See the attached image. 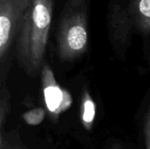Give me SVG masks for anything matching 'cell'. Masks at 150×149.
I'll list each match as a JSON object with an SVG mask.
<instances>
[{
    "label": "cell",
    "instance_id": "cell-3",
    "mask_svg": "<svg viewBox=\"0 0 150 149\" xmlns=\"http://www.w3.org/2000/svg\"><path fill=\"white\" fill-rule=\"evenodd\" d=\"M31 0H0V61L7 60L16 43Z\"/></svg>",
    "mask_w": 150,
    "mask_h": 149
},
{
    "label": "cell",
    "instance_id": "cell-1",
    "mask_svg": "<svg viewBox=\"0 0 150 149\" xmlns=\"http://www.w3.org/2000/svg\"><path fill=\"white\" fill-rule=\"evenodd\" d=\"M54 0H31L15 43L18 62L30 76H36L44 56L52 23Z\"/></svg>",
    "mask_w": 150,
    "mask_h": 149
},
{
    "label": "cell",
    "instance_id": "cell-5",
    "mask_svg": "<svg viewBox=\"0 0 150 149\" xmlns=\"http://www.w3.org/2000/svg\"><path fill=\"white\" fill-rule=\"evenodd\" d=\"M41 83L47 109L52 118L57 119L61 113L71 107L72 97L67 90L58 84L47 63H44L41 69Z\"/></svg>",
    "mask_w": 150,
    "mask_h": 149
},
{
    "label": "cell",
    "instance_id": "cell-10",
    "mask_svg": "<svg viewBox=\"0 0 150 149\" xmlns=\"http://www.w3.org/2000/svg\"><path fill=\"white\" fill-rule=\"evenodd\" d=\"M144 138H145V143L147 149H150V105L148 108V111L146 112L145 118H144Z\"/></svg>",
    "mask_w": 150,
    "mask_h": 149
},
{
    "label": "cell",
    "instance_id": "cell-12",
    "mask_svg": "<svg viewBox=\"0 0 150 149\" xmlns=\"http://www.w3.org/2000/svg\"><path fill=\"white\" fill-rule=\"evenodd\" d=\"M112 149H119V148H112Z\"/></svg>",
    "mask_w": 150,
    "mask_h": 149
},
{
    "label": "cell",
    "instance_id": "cell-11",
    "mask_svg": "<svg viewBox=\"0 0 150 149\" xmlns=\"http://www.w3.org/2000/svg\"><path fill=\"white\" fill-rule=\"evenodd\" d=\"M0 149H25V148H22L21 146L18 145H8L7 142L4 145V142H0Z\"/></svg>",
    "mask_w": 150,
    "mask_h": 149
},
{
    "label": "cell",
    "instance_id": "cell-4",
    "mask_svg": "<svg viewBox=\"0 0 150 149\" xmlns=\"http://www.w3.org/2000/svg\"><path fill=\"white\" fill-rule=\"evenodd\" d=\"M106 22L112 46L118 50L128 47L134 30L127 11L126 0L109 1Z\"/></svg>",
    "mask_w": 150,
    "mask_h": 149
},
{
    "label": "cell",
    "instance_id": "cell-7",
    "mask_svg": "<svg viewBox=\"0 0 150 149\" xmlns=\"http://www.w3.org/2000/svg\"><path fill=\"white\" fill-rule=\"evenodd\" d=\"M96 115V105L88 91L83 93L82 97V121L87 130H91Z\"/></svg>",
    "mask_w": 150,
    "mask_h": 149
},
{
    "label": "cell",
    "instance_id": "cell-9",
    "mask_svg": "<svg viewBox=\"0 0 150 149\" xmlns=\"http://www.w3.org/2000/svg\"><path fill=\"white\" fill-rule=\"evenodd\" d=\"M10 112V93L5 87L2 88L1 99H0V126L3 129L4 123Z\"/></svg>",
    "mask_w": 150,
    "mask_h": 149
},
{
    "label": "cell",
    "instance_id": "cell-2",
    "mask_svg": "<svg viewBox=\"0 0 150 149\" xmlns=\"http://www.w3.org/2000/svg\"><path fill=\"white\" fill-rule=\"evenodd\" d=\"M88 18L89 0L66 1L56 32V50L62 61H72L86 52Z\"/></svg>",
    "mask_w": 150,
    "mask_h": 149
},
{
    "label": "cell",
    "instance_id": "cell-8",
    "mask_svg": "<svg viewBox=\"0 0 150 149\" xmlns=\"http://www.w3.org/2000/svg\"><path fill=\"white\" fill-rule=\"evenodd\" d=\"M46 112L43 108L38 107L33 109L23 115V119L25 122L31 126H37L40 125L45 119Z\"/></svg>",
    "mask_w": 150,
    "mask_h": 149
},
{
    "label": "cell",
    "instance_id": "cell-6",
    "mask_svg": "<svg viewBox=\"0 0 150 149\" xmlns=\"http://www.w3.org/2000/svg\"><path fill=\"white\" fill-rule=\"evenodd\" d=\"M134 30L145 40L150 39V0H126Z\"/></svg>",
    "mask_w": 150,
    "mask_h": 149
}]
</instances>
